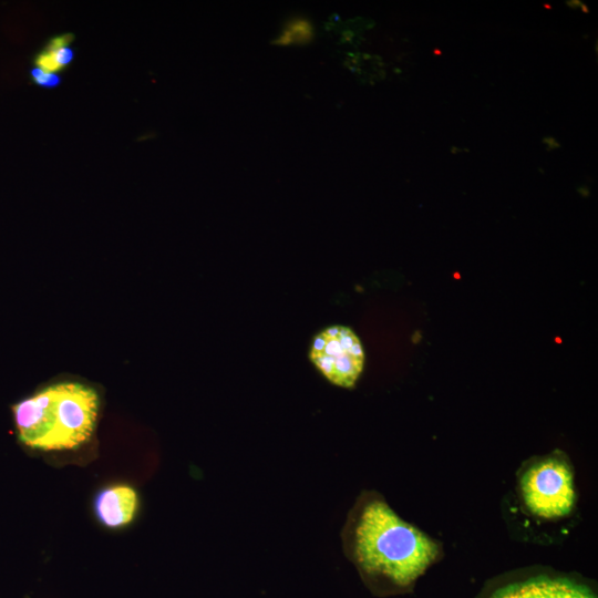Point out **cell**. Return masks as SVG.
<instances>
[{"label": "cell", "instance_id": "2", "mask_svg": "<svg viewBox=\"0 0 598 598\" xmlns=\"http://www.w3.org/2000/svg\"><path fill=\"white\" fill-rule=\"evenodd\" d=\"M20 441L42 451L73 450L92 435L99 396L79 382L49 385L12 408Z\"/></svg>", "mask_w": 598, "mask_h": 598}, {"label": "cell", "instance_id": "4", "mask_svg": "<svg viewBox=\"0 0 598 598\" xmlns=\"http://www.w3.org/2000/svg\"><path fill=\"white\" fill-rule=\"evenodd\" d=\"M522 491L528 508L546 518L567 515L575 502L571 473L557 460H546L530 467L522 478Z\"/></svg>", "mask_w": 598, "mask_h": 598}, {"label": "cell", "instance_id": "10", "mask_svg": "<svg viewBox=\"0 0 598 598\" xmlns=\"http://www.w3.org/2000/svg\"><path fill=\"white\" fill-rule=\"evenodd\" d=\"M73 35L71 33H63L61 35H56L52 38L45 49H61L69 47V44L72 42Z\"/></svg>", "mask_w": 598, "mask_h": 598}, {"label": "cell", "instance_id": "1", "mask_svg": "<svg viewBox=\"0 0 598 598\" xmlns=\"http://www.w3.org/2000/svg\"><path fill=\"white\" fill-rule=\"evenodd\" d=\"M342 539L363 574L396 586L412 584L439 551L433 540L400 518L383 499L370 495L351 512Z\"/></svg>", "mask_w": 598, "mask_h": 598}, {"label": "cell", "instance_id": "3", "mask_svg": "<svg viewBox=\"0 0 598 598\" xmlns=\"http://www.w3.org/2000/svg\"><path fill=\"white\" fill-rule=\"evenodd\" d=\"M309 359L331 384L353 388L364 367V351L358 336L348 327L331 326L312 339Z\"/></svg>", "mask_w": 598, "mask_h": 598}, {"label": "cell", "instance_id": "8", "mask_svg": "<svg viewBox=\"0 0 598 598\" xmlns=\"http://www.w3.org/2000/svg\"><path fill=\"white\" fill-rule=\"evenodd\" d=\"M73 50L69 47L61 49H44L34 60L35 65L50 73H55L65 68L73 60Z\"/></svg>", "mask_w": 598, "mask_h": 598}, {"label": "cell", "instance_id": "9", "mask_svg": "<svg viewBox=\"0 0 598 598\" xmlns=\"http://www.w3.org/2000/svg\"><path fill=\"white\" fill-rule=\"evenodd\" d=\"M31 78L34 83L45 87L56 86L61 81L58 74L45 72L39 68L32 69Z\"/></svg>", "mask_w": 598, "mask_h": 598}, {"label": "cell", "instance_id": "6", "mask_svg": "<svg viewBox=\"0 0 598 598\" xmlns=\"http://www.w3.org/2000/svg\"><path fill=\"white\" fill-rule=\"evenodd\" d=\"M491 598H596L586 587L567 579L537 577L498 589Z\"/></svg>", "mask_w": 598, "mask_h": 598}, {"label": "cell", "instance_id": "11", "mask_svg": "<svg viewBox=\"0 0 598 598\" xmlns=\"http://www.w3.org/2000/svg\"><path fill=\"white\" fill-rule=\"evenodd\" d=\"M581 1L579 0H571V1H567V6L570 7V8H576V7H580L581 6Z\"/></svg>", "mask_w": 598, "mask_h": 598}, {"label": "cell", "instance_id": "12", "mask_svg": "<svg viewBox=\"0 0 598 598\" xmlns=\"http://www.w3.org/2000/svg\"><path fill=\"white\" fill-rule=\"evenodd\" d=\"M580 8H581V10H582L584 12H586V13L589 12V9L587 8L586 4L581 3Z\"/></svg>", "mask_w": 598, "mask_h": 598}, {"label": "cell", "instance_id": "5", "mask_svg": "<svg viewBox=\"0 0 598 598\" xmlns=\"http://www.w3.org/2000/svg\"><path fill=\"white\" fill-rule=\"evenodd\" d=\"M138 507L136 491L128 485H112L103 488L94 498V513L107 528H121L135 517Z\"/></svg>", "mask_w": 598, "mask_h": 598}, {"label": "cell", "instance_id": "13", "mask_svg": "<svg viewBox=\"0 0 598 598\" xmlns=\"http://www.w3.org/2000/svg\"><path fill=\"white\" fill-rule=\"evenodd\" d=\"M435 54H440L441 52L439 50H434Z\"/></svg>", "mask_w": 598, "mask_h": 598}, {"label": "cell", "instance_id": "7", "mask_svg": "<svg viewBox=\"0 0 598 598\" xmlns=\"http://www.w3.org/2000/svg\"><path fill=\"white\" fill-rule=\"evenodd\" d=\"M315 32L310 21L302 17L291 18L275 38L274 43L280 45L306 44L313 39Z\"/></svg>", "mask_w": 598, "mask_h": 598}]
</instances>
